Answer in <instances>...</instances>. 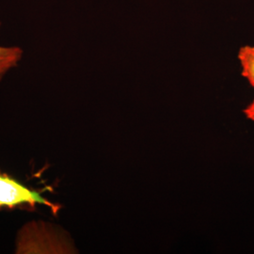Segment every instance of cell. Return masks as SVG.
<instances>
[{
    "mask_svg": "<svg viewBox=\"0 0 254 254\" xmlns=\"http://www.w3.org/2000/svg\"><path fill=\"white\" fill-rule=\"evenodd\" d=\"M242 75L254 88V46H243L238 52Z\"/></svg>",
    "mask_w": 254,
    "mask_h": 254,
    "instance_id": "cell-4",
    "label": "cell"
},
{
    "mask_svg": "<svg viewBox=\"0 0 254 254\" xmlns=\"http://www.w3.org/2000/svg\"><path fill=\"white\" fill-rule=\"evenodd\" d=\"M22 56L23 50L18 46H0V82L7 73L18 65Z\"/></svg>",
    "mask_w": 254,
    "mask_h": 254,
    "instance_id": "cell-3",
    "label": "cell"
},
{
    "mask_svg": "<svg viewBox=\"0 0 254 254\" xmlns=\"http://www.w3.org/2000/svg\"><path fill=\"white\" fill-rule=\"evenodd\" d=\"M71 250L60 231L44 222H32L21 230L16 254H66Z\"/></svg>",
    "mask_w": 254,
    "mask_h": 254,
    "instance_id": "cell-1",
    "label": "cell"
},
{
    "mask_svg": "<svg viewBox=\"0 0 254 254\" xmlns=\"http://www.w3.org/2000/svg\"><path fill=\"white\" fill-rule=\"evenodd\" d=\"M246 117L252 121H254V101H253L245 109H244Z\"/></svg>",
    "mask_w": 254,
    "mask_h": 254,
    "instance_id": "cell-5",
    "label": "cell"
},
{
    "mask_svg": "<svg viewBox=\"0 0 254 254\" xmlns=\"http://www.w3.org/2000/svg\"><path fill=\"white\" fill-rule=\"evenodd\" d=\"M37 204L48 207L55 215L61 209V205L42 196V191L31 190L9 174L0 171V210L17 207L34 209Z\"/></svg>",
    "mask_w": 254,
    "mask_h": 254,
    "instance_id": "cell-2",
    "label": "cell"
}]
</instances>
